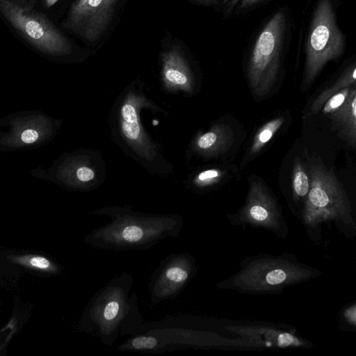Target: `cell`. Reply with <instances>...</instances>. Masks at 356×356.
Wrapping results in <instances>:
<instances>
[{
    "label": "cell",
    "mask_w": 356,
    "mask_h": 356,
    "mask_svg": "<svg viewBox=\"0 0 356 356\" xmlns=\"http://www.w3.org/2000/svg\"><path fill=\"white\" fill-rule=\"evenodd\" d=\"M332 125L353 147L356 142V90L353 87L343 104L329 114Z\"/></svg>",
    "instance_id": "8fae6325"
},
{
    "label": "cell",
    "mask_w": 356,
    "mask_h": 356,
    "mask_svg": "<svg viewBox=\"0 0 356 356\" xmlns=\"http://www.w3.org/2000/svg\"><path fill=\"white\" fill-rule=\"evenodd\" d=\"M356 67L353 63L350 65L340 76V77L330 88L323 90L314 100L311 106L313 113H318L325 102L333 95L343 88L355 86Z\"/></svg>",
    "instance_id": "2e32d148"
},
{
    "label": "cell",
    "mask_w": 356,
    "mask_h": 356,
    "mask_svg": "<svg viewBox=\"0 0 356 356\" xmlns=\"http://www.w3.org/2000/svg\"><path fill=\"white\" fill-rule=\"evenodd\" d=\"M345 316L347 320L352 323L353 325L355 324V306L349 307L345 312Z\"/></svg>",
    "instance_id": "484cf974"
},
{
    "label": "cell",
    "mask_w": 356,
    "mask_h": 356,
    "mask_svg": "<svg viewBox=\"0 0 356 356\" xmlns=\"http://www.w3.org/2000/svg\"><path fill=\"white\" fill-rule=\"evenodd\" d=\"M163 75L165 79L174 85L185 86L189 81L186 62L178 47L163 54Z\"/></svg>",
    "instance_id": "5bb4252c"
},
{
    "label": "cell",
    "mask_w": 356,
    "mask_h": 356,
    "mask_svg": "<svg viewBox=\"0 0 356 356\" xmlns=\"http://www.w3.org/2000/svg\"><path fill=\"white\" fill-rule=\"evenodd\" d=\"M58 1L59 0H37L35 6L39 2L40 7L38 8L47 15V11L51 10L58 3Z\"/></svg>",
    "instance_id": "d4e9b609"
},
{
    "label": "cell",
    "mask_w": 356,
    "mask_h": 356,
    "mask_svg": "<svg viewBox=\"0 0 356 356\" xmlns=\"http://www.w3.org/2000/svg\"><path fill=\"white\" fill-rule=\"evenodd\" d=\"M241 220L255 226L277 229L280 213L267 188L259 181L250 186L246 204L240 213Z\"/></svg>",
    "instance_id": "30bf717a"
},
{
    "label": "cell",
    "mask_w": 356,
    "mask_h": 356,
    "mask_svg": "<svg viewBox=\"0 0 356 356\" xmlns=\"http://www.w3.org/2000/svg\"><path fill=\"white\" fill-rule=\"evenodd\" d=\"M118 349L120 351L137 352L158 354L168 351H174L171 345L156 334L140 331L131 335L120 344Z\"/></svg>",
    "instance_id": "4fadbf2b"
},
{
    "label": "cell",
    "mask_w": 356,
    "mask_h": 356,
    "mask_svg": "<svg viewBox=\"0 0 356 356\" xmlns=\"http://www.w3.org/2000/svg\"><path fill=\"white\" fill-rule=\"evenodd\" d=\"M134 278L123 272L97 291L78 323L80 332L112 346L119 337L137 333L145 325L138 295L131 292Z\"/></svg>",
    "instance_id": "7a4b0ae2"
},
{
    "label": "cell",
    "mask_w": 356,
    "mask_h": 356,
    "mask_svg": "<svg viewBox=\"0 0 356 356\" xmlns=\"http://www.w3.org/2000/svg\"><path fill=\"white\" fill-rule=\"evenodd\" d=\"M221 177V172L215 169L204 170L197 177V182L201 185H207L216 182Z\"/></svg>",
    "instance_id": "44dd1931"
},
{
    "label": "cell",
    "mask_w": 356,
    "mask_h": 356,
    "mask_svg": "<svg viewBox=\"0 0 356 356\" xmlns=\"http://www.w3.org/2000/svg\"><path fill=\"white\" fill-rule=\"evenodd\" d=\"M240 334L250 337V341L266 347H297L303 345V341L293 334L275 328L250 327L236 328Z\"/></svg>",
    "instance_id": "7c38bea8"
},
{
    "label": "cell",
    "mask_w": 356,
    "mask_h": 356,
    "mask_svg": "<svg viewBox=\"0 0 356 356\" xmlns=\"http://www.w3.org/2000/svg\"><path fill=\"white\" fill-rule=\"evenodd\" d=\"M286 28L285 14L277 12L264 25L254 44L247 74L250 86L257 96L268 93L277 80Z\"/></svg>",
    "instance_id": "277c9868"
},
{
    "label": "cell",
    "mask_w": 356,
    "mask_h": 356,
    "mask_svg": "<svg viewBox=\"0 0 356 356\" xmlns=\"http://www.w3.org/2000/svg\"><path fill=\"white\" fill-rule=\"evenodd\" d=\"M313 273L312 269L282 257H262L249 261L229 281L218 286L229 285V289L250 293L268 292L303 281Z\"/></svg>",
    "instance_id": "52a82bcc"
},
{
    "label": "cell",
    "mask_w": 356,
    "mask_h": 356,
    "mask_svg": "<svg viewBox=\"0 0 356 356\" xmlns=\"http://www.w3.org/2000/svg\"><path fill=\"white\" fill-rule=\"evenodd\" d=\"M38 133L35 130L31 129L24 130L21 135L22 140L26 144H31L35 142L38 139Z\"/></svg>",
    "instance_id": "cb8c5ba5"
},
{
    "label": "cell",
    "mask_w": 356,
    "mask_h": 356,
    "mask_svg": "<svg viewBox=\"0 0 356 356\" xmlns=\"http://www.w3.org/2000/svg\"><path fill=\"white\" fill-rule=\"evenodd\" d=\"M121 113L124 120L123 124H131L122 127L127 137L131 140L137 139L139 136V127L134 107L131 104H126L123 106Z\"/></svg>",
    "instance_id": "d6986e66"
},
{
    "label": "cell",
    "mask_w": 356,
    "mask_h": 356,
    "mask_svg": "<svg viewBox=\"0 0 356 356\" xmlns=\"http://www.w3.org/2000/svg\"><path fill=\"white\" fill-rule=\"evenodd\" d=\"M17 1L29 6L35 7L37 0H16Z\"/></svg>",
    "instance_id": "f1b7e54d"
},
{
    "label": "cell",
    "mask_w": 356,
    "mask_h": 356,
    "mask_svg": "<svg viewBox=\"0 0 356 356\" xmlns=\"http://www.w3.org/2000/svg\"><path fill=\"white\" fill-rule=\"evenodd\" d=\"M241 0H229L227 2V12L231 11L235 5Z\"/></svg>",
    "instance_id": "f546056e"
},
{
    "label": "cell",
    "mask_w": 356,
    "mask_h": 356,
    "mask_svg": "<svg viewBox=\"0 0 356 356\" xmlns=\"http://www.w3.org/2000/svg\"><path fill=\"white\" fill-rule=\"evenodd\" d=\"M120 0H74L62 26L94 42L107 29Z\"/></svg>",
    "instance_id": "9c48e42d"
},
{
    "label": "cell",
    "mask_w": 356,
    "mask_h": 356,
    "mask_svg": "<svg viewBox=\"0 0 356 356\" xmlns=\"http://www.w3.org/2000/svg\"><path fill=\"white\" fill-rule=\"evenodd\" d=\"M310 185L302 210L306 225L315 227L330 220L353 224L348 197L335 176L318 163L311 164Z\"/></svg>",
    "instance_id": "5b68a950"
},
{
    "label": "cell",
    "mask_w": 356,
    "mask_h": 356,
    "mask_svg": "<svg viewBox=\"0 0 356 356\" xmlns=\"http://www.w3.org/2000/svg\"><path fill=\"white\" fill-rule=\"evenodd\" d=\"M350 90V87L343 88L330 97L323 105V113L329 115L338 109L346 99Z\"/></svg>",
    "instance_id": "ffe728a7"
},
{
    "label": "cell",
    "mask_w": 356,
    "mask_h": 356,
    "mask_svg": "<svg viewBox=\"0 0 356 356\" xmlns=\"http://www.w3.org/2000/svg\"><path fill=\"white\" fill-rule=\"evenodd\" d=\"M90 213L106 215L111 221L90 232L85 243L115 252L146 250L167 237L178 238L184 224L177 214L142 213L129 207H106Z\"/></svg>",
    "instance_id": "6da1fadb"
},
{
    "label": "cell",
    "mask_w": 356,
    "mask_h": 356,
    "mask_svg": "<svg viewBox=\"0 0 356 356\" xmlns=\"http://www.w3.org/2000/svg\"><path fill=\"white\" fill-rule=\"evenodd\" d=\"M309 179L298 158L294 161L292 176V188L294 197L307 196L309 189Z\"/></svg>",
    "instance_id": "ac0fdd59"
},
{
    "label": "cell",
    "mask_w": 356,
    "mask_h": 356,
    "mask_svg": "<svg viewBox=\"0 0 356 356\" xmlns=\"http://www.w3.org/2000/svg\"><path fill=\"white\" fill-rule=\"evenodd\" d=\"M29 264L33 267L43 270L49 269L52 266L47 259L40 256L31 257L29 260Z\"/></svg>",
    "instance_id": "7402d4cb"
},
{
    "label": "cell",
    "mask_w": 356,
    "mask_h": 356,
    "mask_svg": "<svg viewBox=\"0 0 356 356\" xmlns=\"http://www.w3.org/2000/svg\"><path fill=\"white\" fill-rule=\"evenodd\" d=\"M93 170L88 167L79 168L76 171V177L81 181H88L94 178Z\"/></svg>",
    "instance_id": "603a6c76"
},
{
    "label": "cell",
    "mask_w": 356,
    "mask_h": 356,
    "mask_svg": "<svg viewBox=\"0 0 356 356\" xmlns=\"http://www.w3.org/2000/svg\"><path fill=\"white\" fill-rule=\"evenodd\" d=\"M259 1V0H241L240 6L241 8H246L257 3Z\"/></svg>",
    "instance_id": "4316f807"
},
{
    "label": "cell",
    "mask_w": 356,
    "mask_h": 356,
    "mask_svg": "<svg viewBox=\"0 0 356 356\" xmlns=\"http://www.w3.org/2000/svg\"><path fill=\"white\" fill-rule=\"evenodd\" d=\"M0 17L18 36L40 52L67 55L72 45L45 13L16 0H0Z\"/></svg>",
    "instance_id": "3957f363"
},
{
    "label": "cell",
    "mask_w": 356,
    "mask_h": 356,
    "mask_svg": "<svg viewBox=\"0 0 356 356\" xmlns=\"http://www.w3.org/2000/svg\"><path fill=\"white\" fill-rule=\"evenodd\" d=\"M202 3L205 4H211V3H218L220 1L222 2L223 3H227L229 0H195Z\"/></svg>",
    "instance_id": "83f0119b"
},
{
    "label": "cell",
    "mask_w": 356,
    "mask_h": 356,
    "mask_svg": "<svg viewBox=\"0 0 356 356\" xmlns=\"http://www.w3.org/2000/svg\"><path fill=\"white\" fill-rule=\"evenodd\" d=\"M284 121L283 117L276 118L264 124L256 134L251 145L250 154H255L272 138Z\"/></svg>",
    "instance_id": "e0dca14e"
},
{
    "label": "cell",
    "mask_w": 356,
    "mask_h": 356,
    "mask_svg": "<svg viewBox=\"0 0 356 356\" xmlns=\"http://www.w3.org/2000/svg\"><path fill=\"white\" fill-rule=\"evenodd\" d=\"M197 273L196 260L188 252L172 253L152 273L147 285L150 303L155 306L179 296Z\"/></svg>",
    "instance_id": "ba28073f"
},
{
    "label": "cell",
    "mask_w": 356,
    "mask_h": 356,
    "mask_svg": "<svg viewBox=\"0 0 356 356\" xmlns=\"http://www.w3.org/2000/svg\"><path fill=\"white\" fill-rule=\"evenodd\" d=\"M345 47L346 38L337 24L331 0H320L305 44V83L310 84L327 62L343 54Z\"/></svg>",
    "instance_id": "8992f818"
},
{
    "label": "cell",
    "mask_w": 356,
    "mask_h": 356,
    "mask_svg": "<svg viewBox=\"0 0 356 356\" xmlns=\"http://www.w3.org/2000/svg\"><path fill=\"white\" fill-rule=\"evenodd\" d=\"M233 138L234 134L229 127L219 125L202 135L197 145L201 149L221 152L232 144Z\"/></svg>",
    "instance_id": "9a60e30c"
}]
</instances>
